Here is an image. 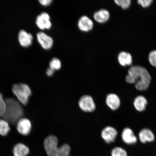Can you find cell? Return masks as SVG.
I'll return each instance as SVG.
<instances>
[{"mask_svg":"<svg viewBox=\"0 0 156 156\" xmlns=\"http://www.w3.org/2000/svg\"><path fill=\"white\" fill-rule=\"evenodd\" d=\"M151 79V76L147 70L138 66H133L130 68L126 79L127 83L135 84L136 88L140 91L147 89Z\"/></svg>","mask_w":156,"mask_h":156,"instance_id":"cell-1","label":"cell"},{"mask_svg":"<svg viewBox=\"0 0 156 156\" xmlns=\"http://www.w3.org/2000/svg\"><path fill=\"white\" fill-rule=\"evenodd\" d=\"M5 101L6 110L3 116L7 122L15 124L24 115L23 107L20 103L14 99L7 98Z\"/></svg>","mask_w":156,"mask_h":156,"instance_id":"cell-2","label":"cell"},{"mask_svg":"<svg viewBox=\"0 0 156 156\" xmlns=\"http://www.w3.org/2000/svg\"><path fill=\"white\" fill-rule=\"evenodd\" d=\"M58 140L56 136L51 135L45 139L44 146L47 154L48 156H68L70 152V147L65 144L58 147Z\"/></svg>","mask_w":156,"mask_h":156,"instance_id":"cell-3","label":"cell"},{"mask_svg":"<svg viewBox=\"0 0 156 156\" xmlns=\"http://www.w3.org/2000/svg\"><path fill=\"white\" fill-rule=\"evenodd\" d=\"M12 92L20 102L24 105L28 104L32 91L28 85L24 83L15 84L12 87Z\"/></svg>","mask_w":156,"mask_h":156,"instance_id":"cell-4","label":"cell"},{"mask_svg":"<svg viewBox=\"0 0 156 156\" xmlns=\"http://www.w3.org/2000/svg\"><path fill=\"white\" fill-rule=\"evenodd\" d=\"M79 105L81 110L85 112H92L96 108L94 101L89 95L82 97L79 101Z\"/></svg>","mask_w":156,"mask_h":156,"instance_id":"cell-5","label":"cell"},{"mask_svg":"<svg viewBox=\"0 0 156 156\" xmlns=\"http://www.w3.org/2000/svg\"><path fill=\"white\" fill-rule=\"evenodd\" d=\"M36 37L39 44L44 49L49 50L53 46V39L45 33L42 32H38L37 33Z\"/></svg>","mask_w":156,"mask_h":156,"instance_id":"cell-6","label":"cell"},{"mask_svg":"<svg viewBox=\"0 0 156 156\" xmlns=\"http://www.w3.org/2000/svg\"><path fill=\"white\" fill-rule=\"evenodd\" d=\"M36 24L37 27L41 30H48L51 28L52 24L49 14L46 12L41 13L37 17Z\"/></svg>","mask_w":156,"mask_h":156,"instance_id":"cell-7","label":"cell"},{"mask_svg":"<svg viewBox=\"0 0 156 156\" xmlns=\"http://www.w3.org/2000/svg\"><path fill=\"white\" fill-rule=\"evenodd\" d=\"M32 128V124L28 119L21 118L17 122V130L21 135H29L30 133Z\"/></svg>","mask_w":156,"mask_h":156,"instance_id":"cell-8","label":"cell"},{"mask_svg":"<svg viewBox=\"0 0 156 156\" xmlns=\"http://www.w3.org/2000/svg\"><path fill=\"white\" fill-rule=\"evenodd\" d=\"M117 130L112 126H108L103 129L101 132V136L107 144L114 142L118 135Z\"/></svg>","mask_w":156,"mask_h":156,"instance_id":"cell-9","label":"cell"},{"mask_svg":"<svg viewBox=\"0 0 156 156\" xmlns=\"http://www.w3.org/2000/svg\"><path fill=\"white\" fill-rule=\"evenodd\" d=\"M77 26L82 32H87L92 30L94 24L91 19L84 15L80 17L78 21Z\"/></svg>","mask_w":156,"mask_h":156,"instance_id":"cell-10","label":"cell"},{"mask_svg":"<svg viewBox=\"0 0 156 156\" xmlns=\"http://www.w3.org/2000/svg\"><path fill=\"white\" fill-rule=\"evenodd\" d=\"M20 44L24 48H28L32 44L33 41V35L30 33L24 30L20 31L18 35Z\"/></svg>","mask_w":156,"mask_h":156,"instance_id":"cell-11","label":"cell"},{"mask_svg":"<svg viewBox=\"0 0 156 156\" xmlns=\"http://www.w3.org/2000/svg\"><path fill=\"white\" fill-rule=\"evenodd\" d=\"M122 139L125 143L128 145H133L137 141V138L131 129L124 128L122 132Z\"/></svg>","mask_w":156,"mask_h":156,"instance_id":"cell-12","label":"cell"},{"mask_svg":"<svg viewBox=\"0 0 156 156\" xmlns=\"http://www.w3.org/2000/svg\"><path fill=\"white\" fill-rule=\"evenodd\" d=\"M106 102L107 106L113 111L118 109L121 104L119 97L114 93L109 94L107 95Z\"/></svg>","mask_w":156,"mask_h":156,"instance_id":"cell-13","label":"cell"},{"mask_svg":"<svg viewBox=\"0 0 156 156\" xmlns=\"http://www.w3.org/2000/svg\"><path fill=\"white\" fill-rule=\"evenodd\" d=\"M140 141L145 144L147 142H151L155 139V136L151 130L144 128L141 130L138 134Z\"/></svg>","mask_w":156,"mask_h":156,"instance_id":"cell-14","label":"cell"},{"mask_svg":"<svg viewBox=\"0 0 156 156\" xmlns=\"http://www.w3.org/2000/svg\"><path fill=\"white\" fill-rule=\"evenodd\" d=\"M110 15L108 11L102 9L95 12L93 17L95 20L98 23H103L107 22L110 18Z\"/></svg>","mask_w":156,"mask_h":156,"instance_id":"cell-15","label":"cell"},{"mask_svg":"<svg viewBox=\"0 0 156 156\" xmlns=\"http://www.w3.org/2000/svg\"><path fill=\"white\" fill-rule=\"evenodd\" d=\"M133 105L134 108L138 112H143L145 110L147 101L145 97L142 95H139L134 99Z\"/></svg>","mask_w":156,"mask_h":156,"instance_id":"cell-16","label":"cell"},{"mask_svg":"<svg viewBox=\"0 0 156 156\" xmlns=\"http://www.w3.org/2000/svg\"><path fill=\"white\" fill-rule=\"evenodd\" d=\"M13 153L14 156H27L29 153V149L24 144L19 143L14 146Z\"/></svg>","mask_w":156,"mask_h":156,"instance_id":"cell-17","label":"cell"},{"mask_svg":"<svg viewBox=\"0 0 156 156\" xmlns=\"http://www.w3.org/2000/svg\"><path fill=\"white\" fill-rule=\"evenodd\" d=\"M119 63L122 66H130L132 63L131 55L126 52H122L119 54L118 57Z\"/></svg>","mask_w":156,"mask_h":156,"instance_id":"cell-18","label":"cell"},{"mask_svg":"<svg viewBox=\"0 0 156 156\" xmlns=\"http://www.w3.org/2000/svg\"><path fill=\"white\" fill-rule=\"evenodd\" d=\"M10 130V128L8 122L5 120L0 119V135L6 136Z\"/></svg>","mask_w":156,"mask_h":156,"instance_id":"cell-19","label":"cell"},{"mask_svg":"<svg viewBox=\"0 0 156 156\" xmlns=\"http://www.w3.org/2000/svg\"><path fill=\"white\" fill-rule=\"evenodd\" d=\"M61 67V62L58 58H54L50 62L49 68L54 71L60 70Z\"/></svg>","mask_w":156,"mask_h":156,"instance_id":"cell-20","label":"cell"},{"mask_svg":"<svg viewBox=\"0 0 156 156\" xmlns=\"http://www.w3.org/2000/svg\"><path fill=\"white\" fill-rule=\"evenodd\" d=\"M112 156H127V153L123 148L115 147L112 150Z\"/></svg>","mask_w":156,"mask_h":156,"instance_id":"cell-21","label":"cell"},{"mask_svg":"<svg viewBox=\"0 0 156 156\" xmlns=\"http://www.w3.org/2000/svg\"><path fill=\"white\" fill-rule=\"evenodd\" d=\"M115 2L117 5L124 9H128L131 4L130 0H115Z\"/></svg>","mask_w":156,"mask_h":156,"instance_id":"cell-22","label":"cell"},{"mask_svg":"<svg viewBox=\"0 0 156 156\" xmlns=\"http://www.w3.org/2000/svg\"><path fill=\"white\" fill-rule=\"evenodd\" d=\"M6 110L5 101L3 98L2 95L0 93V117L3 116Z\"/></svg>","mask_w":156,"mask_h":156,"instance_id":"cell-23","label":"cell"},{"mask_svg":"<svg viewBox=\"0 0 156 156\" xmlns=\"http://www.w3.org/2000/svg\"><path fill=\"white\" fill-rule=\"evenodd\" d=\"M149 60L152 66L156 67V51H153L150 53Z\"/></svg>","mask_w":156,"mask_h":156,"instance_id":"cell-24","label":"cell"},{"mask_svg":"<svg viewBox=\"0 0 156 156\" xmlns=\"http://www.w3.org/2000/svg\"><path fill=\"white\" fill-rule=\"evenodd\" d=\"M152 0H138V3L144 8L149 7L153 3Z\"/></svg>","mask_w":156,"mask_h":156,"instance_id":"cell-25","label":"cell"},{"mask_svg":"<svg viewBox=\"0 0 156 156\" xmlns=\"http://www.w3.org/2000/svg\"><path fill=\"white\" fill-rule=\"evenodd\" d=\"M39 3L43 6H48L50 5L52 3V0H40Z\"/></svg>","mask_w":156,"mask_h":156,"instance_id":"cell-26","label":"cell"},{"mask_svg":"<svg viewBox=\"0 0 156 156\" xmlns=\"http://www.w3.org/2000/svg\"><path fill=\"white\" fill-rule=\"evenodd\" d=\"M55 71H54V70L49 68L46 70V75L49 77L52 76V75H53Z\"/></svg>","mask_w":156,"mask_h":156,"instance_id":"cell-27","label":"cell"},{"mask_svg":"<svg viewBox=\"0 0 156 156\" xmlns=\"http://www.w3.org/2000/svg\"></svg>","mask_w":156,"mask_h":156,"instance_id":"cell-28","label":"cell"}]
</instances>
